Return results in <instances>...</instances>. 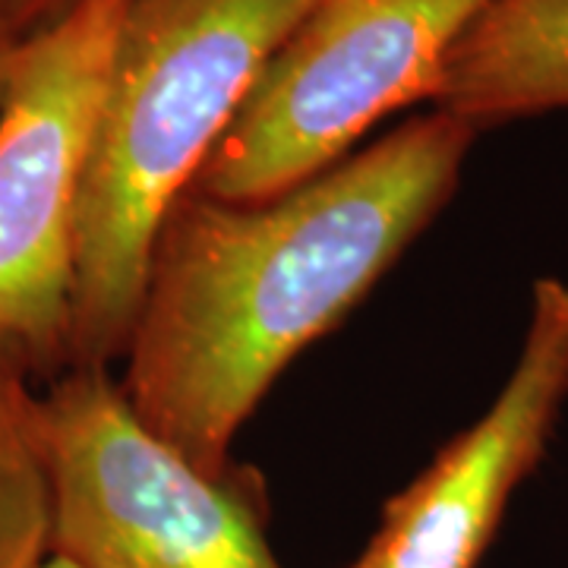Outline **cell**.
Masks as SVG:
<instances>
[{
    "instance_id": "obj_2",
    "label": "cell",
    "mask_w": 568,
    "mask_h": 568,
    "mask_svg": "<svg viewBox=\"0 0 568 568\" xmlns=\"http://www.w3.org/2000/svg\"><path fill=\"white\" fill-rule=\"evenodd\" d=\"M313 3L126 0L82 178L70 366L123 361L164 219Z\"/></svg>"
},
{
    "instance_id": "obj_7",
    "label": "cell",
    "mask_w": 568,
    "mask_h": 568,
    "mask_svg": "<svg viewBox=\"0 0 568 568\" xmlns=\"http://www.w3.org/2000/svg\"><path fill=\"white\" fill-rule=\"evenodd\" d=\"M433 108L477 133L568 111V0H493L448 54Z\"/></svg>"
},
{
    "instance_id": "obj_5",
    "label": "cell",
    "mask_w": 568,
    "mask_h": 568,
    "mask_svg": "<svg viewBox=\"0 0 568 568\" xmlns=\"http://www.w3.org/2000/svg\"><path fill=\"white\" fill-rule=\"evenodd\" d=\"M126 0H82L13 51L0 102V347L48 383L70 366L89 145Z\"/></svg>"
},
{
    "instance_id": "obj_9",
    "label": "cell",
    "mask_w": 568,
    "mask_h": 568,
    "mask_svg": "<svg viewBox=\"0 0 568 568\" xmlns=\"http://www.w3.org/2000/svg\"><path fill=\"white\" fill-rule=\"evenodd\" d=\"M82 0H0V39L22 44L73 13Z\"/></svg>"
},
{
    "instance_id": "obj_10",
    "label": "cell",
    "mask_w": 568,
    "mask_h": 568,
    "mask_svg": "<svg viewBox=\"0 0 568 568\" xmlns=\"http://www.w3.org/2000/svg\"><path fill=\"white\" fill-rule=\"evenodd\" d=\"M13 44L0 39V102H3V89H7V73H10V61H13Z\"/></svg>"
},
{
    "instance_id": "obj_6",
    "label": "cell",
    "mask_w": 568,
    "mask_h": 568,
    "mask_svg": "<svg viewBox=\"0 0 568 568\" xmlns=\"http://www.w3.org/2000/svg\"><path fill=\"white\" fill-rule=\"evenodd\" d=\"M568 405V278L530 284L528 323L489 407L388 499L351 568H480L511 496L547 458Z\"/></svg>"
},
{
    "instance_id": "obj_8",
    "label": "cell",
    "mask_w": 568,
    "mask_h": 568,
    "mask_svg": "<svg viewBox=\"0 0 568 568\" xmlns=\"http://www.w3.org/2000/svg\"><path fill=\"white\" fill-rule=\"evenodd\" d=\"M39 379L0 347V568H41L51 556V503L36 436Z\"/></svg>"
},
{
    "instance_id": "obj_1",
    "label": "cell",
    "mask_w": 568,
    "mask_h": 568,
    "mask_svg": "<svg viewBox=\"0 0 568 568\" xmlns=\"http://www.w3.org/2000/svg\"><path fill=\"white\" fill-rule=\"evenodd\" d=\"M477 130L433 108L263 203L190 190L164 219L123 351L126 402L209 474L268 388L452 203Z\"/></svg>"
},
{
    "instance_id": "obj_11",
    "label": "cell",
    "mask_w": 568,
    "mask_h": 568,
    "mask_svg": "<svg viewBox=\"0 0 568 568\" xmlns=\"http://www.w3.org/2000/svg\"><path fill=\"white\" fill-rule=\"evenodd\" d=\"M41 568H73V566H70V562H63V559H58V556H48Z\"/></svg>"
},
{
    "instance_id": "obj_3",
    "label": "cell",
    "mask_w": 568,
    "mask_h": 568,
    "mask_svg": "<svg viewBox=\"0 0 568 568\" xmlns=\"http://www.w3.org/2000/svg\"><path fill=\"white\" fill-rule=\"evenodd\" d=\"M51 556L73 568H284L244 470L209 474L126 402L111 366H70L36 398Z\"/></svg>"
},
{
    "instance_id": "obj_4",
    "label": "cell",
    "mask_w": 568,
    "mask_h": 568,
    "mask_svg": "<svg viewBox=\"0 0 568 568\" xmlns=\"http://www.w3.org/2000/svg\"><path fill=\"white\" fill-rule=\"evenodd\" d=\"M493 0H316L268 58L196 193L263 203L328 171L388 114L433 102Z\"/></svg>"
}]
</instances>
